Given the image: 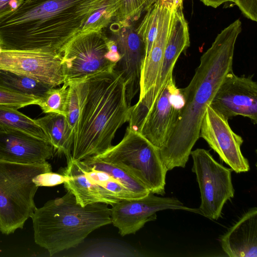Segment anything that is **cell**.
<instances>
[{
  "instance_id": "6da1fadb",
  "label": "cell",
  "mask_w": 257,
  "mask_h": 257,
  "mask_svg": "<svg viewBox=\"0 0 257 257\" xmlns=\"http://www.w3.org/2000/svg\"><path fill=\"white\" fill-rule=\"evenodd\" d=\"M241 31V23L236 20L218 34L201 56L189 84L181 89L183 104L166 141L159 149L167 171L185 167L199 138L206 108L225 75L232 70L235 44Z\"/></svg>"
},
{
  "instance_id": "7a4b0ae2",
  "label": "cell",
  "mask_w": 257,
  "mask_h": 257,
  "mask_svg": "<svg viewBox=\"0 0 257 257\" xmlns=\"http://www.w3.org/2000/svg\"><path fill=\"white\" fill-rule=\"evenodd\" d=\"M98 0H25L0 19L3 49L57 52L79 33Z\"/></svg>"
},
{
  "instance_id": "3957f363",
  "label": "cell",
  "mask_w": 257,
  "mask_h": 257,
  "mask_svg": "<svg viewBox=\"0 0 257 257\" xmlns=\"http://www.w3.org/2000/svg\"><path fill=\"white\" fill-rule=\"evenodd\" d=\"M88 91L74 133L71 158L82 161L112 146L117 130L130 118L125 87L112 70L87 77Z\"/></svg>"
},
{
  "instance_id": "277c9868",
  "label": "cell",
  "mask_w": 257,
  "mask_h": 257,
  "mask_svg": "<svg viewBox=\"0 0 257 257\" xmlns=\"http://www.w3.org/2000/svg\"><path fill=\"white\" fill-rule=\"evenodd\" d=\"M31 218L35 243L50 256L78 246L91 232L111 223L106 204L83 207L69 191L36 208Z\"/></svg>"
},
{
  "instance_id": "5b68a950",
  "label": "cell",
  "mask_w": 257,
  "mask_h": 257,
  "mask_svg": "<svg viewBox=\"0 0 257 257\" xmlns=\"http://www.w3.org/2000/svg\"><path fill=\"white\" fill-rule=\"evenodd\" d=\"M52 171L48 162L23 164L0 160V231L10 235L22 229L37 208L38 187L33 179Z\"/></svg>"
},
{
  "instance_id": "8992f818",
  "label": "cell",
  "mask_w": 257,
  "mask_h": 257,
  "mask_svg": "<svg viewBox=\"0 0 257 257\" xmlns=\"http://www.w3.org/2000/svg\"><path fill=\"white\" fill-rule=\"evenodd\" d=\"M91 157L122 169L151 192L165 194L168 171L162 162L159 148L128 127L118 144Z\"/></svg>"
},
{
  "instance_id": "52a82bcc",
  "label": "cell",
  "mask_w": 257,
  "mask_h": 257,
  "mask_svg": "<svg viewBox=\"0 0 257 257\" xmlns=\"http://www.w3.org/2000/svg\"><path fill=\"white\" fill-rule=\"evenodd\" d=\"M63 84L109 72L120 58L116 44L102 31L77 34L62 51Z\"/></svg>"
},
{
  "instance_id": "ba28073f",
  "label": "cell",
  "mask_w": 257,
  "mask_h": 257,
  "mask_svg": "<svg viewBox=\"0 0 257 257\" xmlns=\"http://www.w3.org/2000/svg\"><path fill=\"white\" fill-rule=\"evenodd\" d=\"M190 155L193 161L192 170L201 194V214L212 220L218 219L225 203L234 197L232 170L218 163L204 149L192 151Z\"/></svg>"
},
{
  "instance_id": "9c48e42d",
  "label": "cell",
  "mask_w": 257,
  "mask_h": 257,
  "mask_svg": "<svg viewBox=\"0 0 257 257\" xmlns=\"http://www.w3.org/2000/svg\"><path fill=\"white\" fill-rule=\"evenodd\" d=\"M110 38L115 42L120 58L114 68L125 84L127 103L140 91L142 70L146 57L145 43L133 23L115 21L109 25Z\"/></svg>"
},
{
  "instance_id": "30bf717a",
  "label": "cell",
  "mask_w": 257,
  "mask_h": 257,
  "mask_svg": "<svg viewBox=\"0 0 257 257\" xmlns=\"http://www.w3.org/2000/svg\"><path fill=\"white\" fill-rule=\"evenodd\" d=\"M166 209L183 210L201 214L199 208H189L175 197H159L152 192L140 198L123 199L110 209L111 223L121 236L135 234L148 222L157 218L156 213Z\"/></svg>"
},
{
  "instance_id": "8fae6325",
  "label": "cell",
  "mask_w": 257,
  "mask_h": 257,
  "mask_svg": "<svg viewBox=\"0 0 257 257\" xmlns=\"http://www.w3.org/2000/svg\"><path fill=\"white\" fill-rule=\"evenodd\" d=\"M0 69L31 77L52 87L64 82L62 55L60 52L2 49Z\"/></svg>"
},
{
  "instance_id": "7c38bea8",
  "label": "cell",
  "mask_w": 257,
  "mask_h": 257,
  "mask_svg": "<svg viewBox=\"0 0 257 257\" xmlns=\"http://www.w3.org/2000/svg\"><path fill=\"white\" fill-rule=\"evenodd\" d=\"M199 138H203L235 172L249 170L248 161L241 151L243 139L232 130L228 119L210 105L200 125Z\"/></svg>"
},
{
  "instance_id": "4fadbf2b",
  "label": "cell",
  "mask_w": 257,
  "mask_h": 257,
  "mask_svg": "<svg viewBox=\"0 0 257 257\" xmlns=\"http://www.w3.org/2000/svg\"><path fill=\"white\" fill-rule=\"evenodd\" d=\"M228 120L240 115L257 123V84L251 78L233 70L225 76L210 104Z\"/></svg>"
},
{
  "instance_id": "5bb4252c",
  "label": "cell",
  "mask_w": 257,
  "mask_h": 257,
  "mask_svg": "<svg viewBox=\"0 0 257 257\" xmlns=\"http://www.w3.org/2000/svg\"><path fill=\"white\" fill-rule=\"evenodd\" d=\"M183 103L173 76L166 84L136 132L158 148L166 141Z\"/></svg>"
},
{
  "instance_id": "9a60e30c",
  "label": "cell",
  "mask_w": 257,
  "mask_h": 257,
  "mask_svg": "<svg viewBox=\"0 0 257 257\" xmlns=\"http://www.w3.org/2000/svg\"><path fill=\"white\" fill-rule=\"evenodd\" d=\"M51 144L22 130L0 127V160L23 164L42 163L53 157Z\"/></svg>"
},
{
  "instance_id": "2e32d148",
  "label": "cell",
  "mask_w": 257,
  "mask_h": 257,
  "mask_svg": "<svg viewBox=\"0 0 257 257\" xmlns=\"http://www.w3.org/2000/svg\"><path fill=\"white\" fill-rule=\"evenodd\" d=\"M174 7L162 0L158 28L151 49L146 57L142 70L139 100L154 86L162 62L173 16Z\"/></svg>"
},
{
  "instance_id": "e0dca14e",
  "label": "cell",
  "mask_w": 257,
  "mask_h": 257,
  "mask_svg": "<svg viewBox=\"0 0 257 257\" xmlns=\"http://www.w3.org/2000/svg\"><path fill=\"white\" fill-rule=\"evenodd\" d=\"M190 46L188 23L183 13V6L174 8L161 69L153 87L159 92L172 77L174 66L181 55Z\"/></svg>"
},
{
  "instance_id": "ac0fdd59",
  "label": "cell",
  "mask_w": 257,
  "mask_h": 257,
  "mask_svg": "<svg viewBox=\"0 0 257 257\" xmlns=\"http://www.w3.org/2000/svg\"><path fill=\"white\" fill-rule=\"evenodd\" d=\"M67 162L62 174L68 177V179L64 182V186L67 191L73 194L81 206L95 203L113 205L121 200L101 185L92 182L84 173L80 161L74 160L70 157L67 159Z\"/></svg>"
},
{
  "instance_id": "d6986e66",
  "label": "cell",
  "mask_w": 257,
  "mask_h": 257,
  "mask_svg": "<svg viewBox=\"0 0 257 257\" xmlns=\"http://www.w3.org/2000/svg\"><path fill=\"white\" fill-rule=\"evenodd\" d=\"M220 242L230 257L257 256V208L245 212L227 231Z\"/></svg>"
},
{
  "instance_id": "ffe728a7",
  "label": "cell",
  "mask_w": 257,
  "mask_h": 257,
  "mask_svg": "<svg viewBox=\"0 0 257 257\" xmlns=\"http://www.w3.org/2000/svg\"><path fill=\"white\" fill-rule=\"evenodd\" d=\"M47 137L54 151L64 154L66 158L71 156L74 133L65 116L56 113H49L45 116L35 119Z\"/></svg>"
},
{
  "instance_id": "44dd1931",
  "label": "cell",
  "mask_w": 257,
  "mask_h": 257,
  "mask_svg": "<svg viewBox=\"0 0 257 257\" xmlns=\"http://www.w3.org/2000/svg\"><path fill=\"white\" fill-rule=\"evenodd\" d=\"M0 87L38 100L53 88L31 77L3 69H0Z\"/></svg>"
},
{
  "instance_id": "7402d4cb",
  "label": "cell",
  "mask_w": 257,
  "mask_h": 257,
  "mask_svg": "<svg viewBox=\"0 0 257 257\" xmlns=\"http://www.w3.org/2000/svg\"><path fill=\"white\" fill-rule=\"evenodd\" d=\"M117 10L115 0H98L78 34L102 31L115 19Z\"/></svg>"
},
{
  "instance_id": "603a6c76",
  "label": "cell",
  "mask_w": 257,
  "mask_h": 257,
  "mask_svg": "<svg viewBox=\"0 0 257 257\" xmlns=\"http://www.w3.org/2000/svg\"><path fill=\"white\" fill-rule=\"evenodd\" d=\"M85 165L97 170L103 171L127 188L143 197L150 191L143 184L122 169L107 162L89 157L81 161Z\"/></svg>"
},
{
  "instance_id": "cb8c5ba5",
  "label": "cell",
  "mask_w": 257,
  "mask_h": 257,
  "mask_svg": "<svg viewBox=\"0 0 257 257\" xmlns=\"http://www.w3.org/2000/svg\"><path fill=\"white\" fill-rule=\"evenodd\" d=\"M4 127L18 128L49 142L47 137L36 123L35 119L16 109L0 106V127Z\"/></svg>"
},
{
  "instance_id": "d4e9b609",
  "label": "cell",
  "mask_w": 257,
  "mask_h": 257,
  "mask_svg": "<svg viewBox=\"0 0 257 257\" xmlns=\"http://www.w3.org/2000/svg\"><path fill=\"white\" fill-rule=\"evenodd\" d=\"M68 97L65 117L74 133L88 91L87 78L68 83Z\"/></svg>"
},
{
  "instance_id": "484cf974",
  "label": "cell",
  "mask_w": 257,
  "mask_h": 257,
  "mask_svg": "<svg viewBox=\"0 0 257 257\" xmlns=\"http://www.w3.org/2000/svg\"><path fill=\"white\" fill-rule=\"evenodd\" d=\"M162 0H157L146 12V14L136 28L146 46V57L149 53L157 33ZM145 57V58H146Z\"/></svg>"
},
{
  "instance_id": "4316f807",
  "label": "cell",
  "mask_w": 257,
  "mask_h": 257,
  "mask_svg": "<svg viewBox=\"0 0 257 257\" xmlns=\"http://www.w3.org/2000/svg\"><path fill=\"white\" fill-rule=\"evenodd\" d=\"M68 97V85L63 84L61 87L51 88L43 97L38 100L39 105L45 113H56L65 116Z\"/></svg>"
},
{
  "instance_id": "83f0119b",
  "label": "cell",
  "mask_w": 257,
  "mask_h": 257,
  "mask_svg": "<svg viewBox=\"0 0 257 257\" xmlns=\"http://www.w3.org/2000/svg\"><path fill=\"white\" fill-rule=\"evenodd\" d=\"M117 10L115 21L134 22L137 21L157 0H115Z\"/></svg>"
},
{
  "instance_id": "f1b7e54d",
  "label": "cell",
  "mask_w": 257,
  "mask_h": 257,
  "mask_svg": "<svg viewBox=\"0 0 257 257\" xmlns=\"http://www.w3.org/2000/svg\"><path fill=\"white\" fill-rule=\"evenodd\" d=\"M37 101L34 97L15 93L0 87V106L18 109L36 104Z\"/></svg>"
},
{
  "instance_id": "f546056e",
  "label": "cell",
  "mask_w": 257,
  "mask_h": 257,
  "mask_svg": "<svg viewBox=\"0 0 257 257\" xmlns=\"http://www.w3.org/2000/svg\"><path fill=\"white\" fill-rule=\"evenodd\" d=\"M100 185L120 200L142 198L114 179L107 181Z\"/></svg>"
},
{
  "instance_id": "4dcf8cb0",
  "label": "cell",
  "mask_w": 257,
  "mask_h": 257,
  "mask_svg": "<svg viewBox=\"0 0 257 257\" xmlns=\"http://www.w3.org/2000/svg\"><path fill=\"white\" fill-rule=\"evenodd\" d=\"M68 179L66 175L51 171L38 175L33 181L38 187H51L64 183Z\"/></svg>"
},
{
  "instance_id": "1f68e13d",
  "label": "cell",
  "mask_w": 257,
  "mask_h": 257,
  "mask_svg": "<svg viewBox=\"0 0 257 257\" xmlns=\"http://www.w3.org/2000/svg\"><path fill=\"white\" fill-rule=\"evenodd\" d=\"M234 2L246 17L257 21V0H234Z\"/></svg>"
},
{
  "instance_id": "d6a6232c",
  "label": "cell",
  "mask_w": 257,
  "mask_h": 257,
  "mask_svg": "<svg viewBox=\"0 0 257 257\" xmlns=\"http://www.w3.org/2000/svg\"><path fill=\"white\" fill-rule=\"evenodd\" d=\"M25 0H0V19L16 11Z\"/></svg>"
},
{
  "instance_id": "836d02e7",
  "label": "cell",
  "mask_w": 257,
  "mask_h": 257,
  "mask_svg": "<svg viewBox=\"0 0 257 257\" xmlns=\"http://www.w3.org/2000/svg\"><path fill=\"white\" fill-rule=\"evenodd\" d=\"M203 3L207 6L216 8L221 4L227 2H233L234 0H201Z\"/></svg>"
},
{
  "instance_id": "e575fe53",
  "label": "cell",
  "mask_w": 257,
  "mask_h": 257,
  "mask_svg": "<svg viewBox=\"0 0 257 257\" xmlns=\"http://www.w3.org/2000/svg\"><path fill=\"white\" fill-rule=\"evenodd\" d=\"M167 3L171 4L172 6L176 8L180 6H183L184 0H164Z\"/></svg>"
},
{
  "instance_id": "d590c367",
  "label": "cell",
  "mask_w": 257,
  "mask_h": 257,
  "mask_svg": "<svg viewBox=\"0 0 257 257\" xmlns=\"http://www.w3.org/2000/svg\"><path fill=\"white\" fill-rule=\"evenodd\" d=\"M2 48H1V47L0 46V52H1V51H2Z\"/></svg>"
}]
</instances>
